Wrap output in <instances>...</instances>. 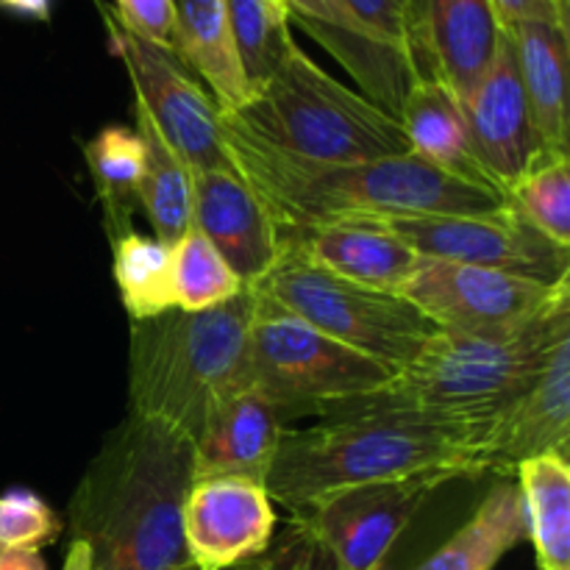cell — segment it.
Wrapping results in <instances>:
<instances>
[{
	"label": "cell",
	"mask_w": 570,
	"mask_h": 570,
	"mask_svg": "<svg viewBox=\"0 0 570 570\" xmlns=\"http://www.w3.org/2000/svg\"><path fill=\"white\" fill-rule=\"evenodd\" d=\"M228 165L254 189L278 232L340 220L479 215L507 206L499 189L476 187L417 156L371 161H309L267 148L220 115Z\"/></svg>",
	"instance_id": "6da1fadb"
},
{
	"label": "cell",
	"mask_w": 570,
	"mask_h": 570,
	"mask_svg": "<svg viewBox=\"0 0 570 570\" xmlns=\"http://www.w3.org/2000/svg\"><path fill=\"white\" fill-rule=\"evenodd\" d=\"M193 484V443L128 412L83 471L70 507L72 540L100 570H173L187 562L181 507Z\"/></svg>",
	"instance_id": "7a4b0ae2"
},
{
	"label": "cell",
	"mask_w": 570,
	"mask_h": 570,
	"mask_svg": "<svg viewBox=\"0 0 570 570\" xmlns=\"http://www.w3.org/2000/svg\"><path fill=\"white\" fill-rule=\"evenodd\" d=\"M484 423L406 410L345 406L309 429H284L265 476L273 504L295 510L315 495L423 471L482 473Z\"/></svg>",
	"instance_id": "3957f363"
},
{
	"label": "cell",
	"mask_w": 570,
	"mask_h": 570,
	"mask_svg": "<svg viewBox=\"0 0 570 570\" xmlns=\"http://www.w3.org/2000/svg\"><path fill=\"white\" fill-rule=\"evenodd\" d=\"M254 289L206 312L170 309L131 323L128 412L176 429L193 443L217 399L250 382Z\"/></svg>",
	"instance_id": "277c9868"
},
{
	"label": "cell",
	"mask_w": 570,
	"mask_h": 570,
	"mask_svg": "<svg viewBox=\"0 0 570 570\" xmlns=\"http://www.w3.org/2000/svg\"><path fill=\"white\" fill-rule=\"evenodd\" d=\"M570 332V304L501 337L434 332L421 354L382 390L345 406L406 410L488 426L543 367L551 345ZM337 412V410H334ZM332 415V412H328Z\"/></svg>",
	"instance_id": "5b68a950"
},
{
	"label": "cell",
	"mask_w": 570,
	"mask_h": 570,
	"mask_svg": "<svg viewBox=\"0 0 570 570\" xmlns=\"http://www.w3.org/2000/svg\"><path fill=\"white\" fill-rule=\"evenodd\" d=\"M223 117L256 142L309 161H371L410 154L399 117L328 76L298 45L243 109Z\"/></svg>",
	"instance_id": "8992f818"
},
{
	"label": "cell",
	"mask_w": 570,
	"mask_h": 570,
	"mask_svg": "<svg viewBox=\"0 0 570 570\" xmlns=\"http://www.w3.org/2000/svg\"><path fill=\"white\" fill-rule=\"evenodd\" d=\"M248 373L287 423L301 415L326 417L395 376L393 367L328 337L259 293H254Z\"/></svg>",
	"instance_id": "52a82bcc"
},
{
	"label": "cell",
	"mask_w": 570,
	"mask_h": 570,
	"mask_svg": "<svg viewBox=\"0 0 570 570\" xmlns=\"http://www.w3.org/2000/svg\"><path fill=\"white\" fill-rule=\"evenodd\" d=\"M250 289L395 373L438 332L406 298L334 276L284 239L276 265Z\"/></svg>",
	"instance_id": "ba28073f"
},
{
	"label": "cell",
	"mask_w": 570,
	"mask_h": 570,
	"mask_svg": "<svg viewBox=\"0 0 570 570\" xmlns=\"http://www.w3.org/2000/svg\"><path fill=\"white\" fill-rule=\"evenodd\" d=\"M451 479L460 476L423 471L404 479L328 490L289 510L293 532L309 549L332 557L337 570H382L421 507Z\"/></svg>",
	"instance_id": "9c48e42d"
},
{
	"label": "cell",
	"mask_w": 570,
	"mask_h": 570,
	"mask_svg": "<svg viewBox=\"0 0 570 570\" xmlns=\"http://www.w3.org/2000/svg\"><path fill=\"white\" fill-rule=\"evenodd\" d=\"M399 295L417 306L440 332L501 337L523 332L568 306L570 278L543 284L488 267L421 259Z\"/></svg>",
	"instance_id": "30bf717a"
},
{
	"label": "cell",
	"mask_w": 570,
	"mask_h": 570,
	"mask_svg": "<svg viewBox=\"0 0 570 570\" xmlns=\"http://www.w3.org/2000/svg\"><path fill=\"white\" fill-rule=\"evenodd\" d=\"M104 22L109 53L122 61L134 87V104L142 106L161 137L178 150L193 170L228 165L220 137V109L204 83L159 45L134 37L115 17L109 3L95 0Z\"/></svg>",
	"instance_id": "8fae6325"
},
{
	"label": "cell",
	"mask_w": 570,
	"mask_h": 570,
	"mask_svg": "<svg viewBox=\"0 0 570 570\" xmlns=\"http://www.w3.org/2000/svg\"><path fill=\"white\" fill-rule=\"evenodd\" d=\"M421 259L488 267L543 284L570 278V248L529 226L510 204L479 215H426L379 220Z\"/></svg>",
	"instance_id": "7c38bea8"
},
{
	"label": "cell",
	"mask_w": 570,
	"mask_h": 570,
	"mask_svg": "<svg viewBox=\"0 0 570 570\" xmlns=\"http://www.w3.org/2000/svg\"><path fill=\"white\" fill-rule=\"evenodd\" d=\"M276 510L265 484L243 476L198 479L181 507V538L195 570H228L265 554Z\"/></svg>",
	"instance_id": "4fadbf2b"
},
{
	"label": "cell",
	"mask_w": 570,
	"mask_h": 570,
	"mask_svg": "<svg viewBox=\"0 0 570 570\" xmlns=\"http://www.w3.org/2000/svg\"><path fill=\"white\" fill-rule=\"evenodd\" d=\"M462 111L479 161L504 195L540 159H546L507 31H501L488 72L462 100Z\"/></svg>",
	"instance_id": "5bb4252c"
},
{
	"label": "cell",
	"mask_w": 570,
	"mask_h": 570,
	"mask_svg": "<svg viewBox=\"0 0 570 570\" xmlns=\"http://www.w3.org/2000/svg\"><path fill=\"white\" fill-rule=\"evenodd\" d=\"M570 449V332L551 345L538 376L484 426L479 460L484 471L512 468Z\"/></svg>",
	"instance_id": "9a60e30c"
},
{
	"label": "cell",
	"mask_w": 570,
	"mask_h": 570,
	"mask_svg": "<svg viewBox=\"0 0 570 570\" xmlns=\"http://www.w3.org/2000/svg\"><path fill=\"white\" fill-rule=\"evenodd\" d=\"M421 78L465 100L493 61L504 28L490 0H404Z\"/></svg>",
	"instance_id": "2e32d148"
},
{
	"label": "cell",
	"mask_w": 570,
	"mask_h": 570,
	"mask_svg": "<svg viewBox=\"0 0 570 570\" xmlns=\"http://www.w3.org/2000/svg\"><path fill=\"white\" fill-rule=\"evenodd\" d=\"M193 226L220 250L245 287L265 278L282 250L276 223L232 165L193 170Z\"/></svg>",
	"instance_id": "e0dca14e"
},
{
	"label": "cell",
	"mask_w": 570,
	"mask_h": 570,
	"mask_svg": "<svg viewBox=\"0 0 570 570\" xmlns=\"http://www.w3.org/2000/svg\"><path fill=\"white\" fill-rule=\"evenodd\" d=\"M287 426L278 406L254 382L232 390L212 404L193 438V482L243 476L265 484Z\"/></svg>",
	"instance_id": "ac0fdd59"
},
{
	"label": "cell",
	"mask_w": 570,
	"mask_h": 570,
	"mask_svg": "<svg viewBox=\"0 0 570 570\" xmlns=\"http://www.w3.org/2000/svg\"><path fill=\"white\" fill-rule=\"evenodd\" d=\"M278 237L334 276L382 293L399 295V289L421 265V256L379 220L323 223V226L278 232Z\"/></svg>",
	"instance_id": "d6986e66"
},
{
	"label": "cell",
	"mask_w": 570,
	"mask_h": 570,
	"mask_svg": "<svg viewBox=\"0 0 570 570\" xmlns=\"http://www.w3.org/2000/svg\"><path fill=\"white\" fill-rule=\"evenodd\" d=\"M570 26L521 22L507 28L515 50L518 76L532 111L534 134L546 156H570L568 139V61Z\"/></svg>",
	"instance_id": "ffe728a7"
},
{
	"label": "cell",
	"mask_w": 570,
	"mask_h": 570,
	"mask_svg": "<svg viewBox=\"0 0 570 570\" xmlns=\"http://www.w3.org/2000/svg\"><path fill=\"white\" fill-rule=\"evenodd\" d=\"M170 50L204 83L220 115H232L250 100L223 0H176Z\"/></svg>",
	"instance_id": "44dd1931"
},
{
	"label": "cell",
	"mask_w": 570,
	"mask_h": 570,
	"mask_svg": "<svg viewBox=\"0 0 570 570\" xmlns=\"http://www.w3.org/2000/svg\"><path fill=\"white\" fill-rule=\"evenodd\" d=\"M399 120L412 156L468 184L499 189L473 150L462 104L438 78H417L412 83Z\"/></svg>",
	"instance_id": "7402d4cb"
},
{
	"label": "cell",
	"mask_w": 570,
	"mask_h": 570,
	"mask_svg": "<svg viewBox=\"0 0 570 570\" xmlns=\"http://www.w3.org/2000/svg\"><path fill=\"white\" fill-rule=\"evenodd\" d=\"M523 540H529V532L518 484L501 482L479 501L473 515L415 570H495Z\"/></svg>",
	"instance_id": "603a6c76"
},
{
	"label": "cell",
	"mask_w": 570,
	"mask_h": 570,
	"mask_svg": "<svg viewBox=\"0 0 570 570\" xmlns=\"http://www.w3.org/2000/svg\"><path fill=\"white\" fill-rule=\"evenodd\" d=\"M134 131L145 148L139 209L148 217L154 237L173 248L193 228V167L161 137L139 104H134Z\"/></svg>",
	"instance_id": "cb8c5ba5"
},
{
	"label": "cell",
	"mask_w": 570,
	"mask_h": 570,
	"mask_svg": "<svg viewBox=\"0 0 570 570\" xmlns=\"http://www.w3.org/2000/svg\"><path fill=\"white\" fill-rule=\"evenodd\" d=\"M529 543L540 570H570V460L540 454L515 468Z\"/></svg>",
	"instance_id": "d4e9b609"
},
{
	"label": "cell",
	"mask_w": 570,
	"mask_h": 570,
	"mask_svg": "<svg viewBox=\"0 0 570 570\" xmlns=\"http://www.w3.org/2000/svg\"><path fill=\"white\" fill-rule=\"evenodd\" d=\"M95 195L104 209V232L109 243L131 232L134 212L139 209V181H142L145 148L134 128L104 126L83 142Z\"/></svg>",
	"instance_id": "484cf974"
},
{
	"label": "cell",
	"mask_w": 570,
	"mask_h": 570,
	"mask_svg": "<svg viewBox=\"0 0 570 570\" xmlns=\"http://www.w3.org/2000/svg\"><path fill=\"white\" fill-rule=\"evenodd\" d=\"M111 271L131 323L154 321L176 309L170 245L131 228L111 243Z\"/></svg>",
	"instance_id": "4316f807"
},
{
	"label": "cell",
	"mask_w": 570,
	"mask_h": 570,
	"mask_svg": "<svg viewBox=\"0 0 570 570\" xmlns=\"http://www.w3.org/2000/svg\"><path fill=\"white\" fill-rule=\"evenodd\" d=\"M223 6H226L239 65L254 95L276 76L282 61L295 48L289 33V11L273 0H223Z\"/></svg>",
	"instance_id": "83f0119b"
},
{
	"label": "cell",
	"mask_w": 570,
	"mask_h": 570,
	"mask_svg": "<svg viewBox=\"0 0 570 570\" xmlns=\"http://www.w3.org/2000/svg\"><path fill=\"white\" fill-rule=\"evenodd\" d=\"M173 298L181 312H206L228 304L245 289L243 278L228 267L220 250L198 232L187 228L173 245Z\"/></svg>",
	"instance_id": "f1b7e54d"
},
{
	"label": "cell",
	"mask_w": 570,
	"mask_h": 570,
	"mask_svg": "<svg viewBox=\"0 0 570 570\" xmlns=\"http://www.w3.org/2000/svg\"><path fill=\"white\" fill-rule=\"evenodd\" d=\"M504 198L529 226L570 248V156L540 159Z\"/></svg>",
	"instance_id": "f546056e"
},
{
	"label": "cell",
	"mask_w": 570,
	"mask_h": 570,
	"mask_svg": "<svg viewBox=\"0 0 570 570\" xmlns=\"http://www.w3.org/2000/svg\"><path fill=\"white\" fill-rule=\"evenodd\" d=\"M65 534V521L39 493L11 488L0 493V549L42 551Z\"/></svg>",
	"instance_id": "4dcf8cb0"
},
{
	"label": "cell",
	"mask_w": 570,
	"mask_h": 570,
	"mask_svg": "<svg viewBox=\"0 0 570 570\" xmlns=\"http://www.w3.org/2000/svg\"><path fill=\"white\" fill-rule=\"evenodd\" d=\"M340 3L354 14V20L360 22L376 42L399 50V53L404 56V59H410L412 67L417 70L404 0H340ZM417 76H421V70H417Z\"/></svg>",
	"instance_id": "1f68e13d"
},
{
	"label": "cell",
	"mask_w": 570,
	"mask_h": 570,
	"mask_svg": "<svg viewBox=\"0 0 570 570\" xmlns=\"http://www.w3.org/2000/svg\"><path fill=\"white\" fill-rule=\"evenodd\" d=\"M111 11L134 37L170 50L176 0H115Z\"/></svg>",
	"instance_id": "d6a6232c"
},
{
	"label": "cell",
	"mask_w": 570,
	"mask_h": 570,
	"mask_svg": "<svg viewBox=\"0 0 570 570\" xmlns=\"http://www.w3.org/2000/svg\"><path fill=\"white\" fill-rule=\"evenodd\" d=\"M499 26L512 28L521 22H566L570 26V3H557V0H490Z\"/></svg>",
	"instance_id": "836d02e7"
},
{
	"label": "cell",
	"mask_w": 570,
	"mask_h": 570,
	"mask_svg": "<svg viewBox=\"0 0 570 570\" xmlns=\"http://www.w3.org/2000/svg\"><path fill=\"white\" fill-rule=\"evenodd\" d=\"M306 543L295 534V543L287 546V549L271 551L267 549L265 554L256 557V560L239 562V566L228 568V570H312L309 562H306Z\"/></svg>",
	"instance_id": "e575fe53"
},
{
	"label": "cell",
	"mask_w": 570,
	"mask_h": 570,
	"mask_svg": "<svg viewBox=\"0 0 570 570\" xmlns=\"http://www.w3.org/2000/svg\"><path fill=\"white\" fill-rule=\"evenodd\" d=\"M53 3L56 0H0V11H6L11 17H20V20L50 22Z\"/></svg>",
	"instance_id": "d590c367"
},
{
	"label": "cell",
	"mask_w": 570,
	"mask_h": 570,
	"mask_svg": "<svg viewBox=\"0 0 570 570\" xmlns=\"http://www.w3.org/2000/svg\"><path fill=\"white\" fill-rule=\"evenodd\" d=\"M0 570H48V562L39 551L0 549Z\"/></svg>",
	"instance_id": "8d00e7d4"
},
{
	"label": "cell",
	"mask_w": 570,
	"mask_h": 570,
	"mask_svg": "<svg viewBox=\"0 0 570 570\" xmlns=\"http://www.w3.org/2000/svg\"><path fill=\"white\" fill-rule=\"evenodd\" d=\"M61 570H98L89 543H83V540H70V549H67Z\"/></svg>",
	"instance_id": "74e56055"
},
{
	"label": "cell",
	"mask_w": 570,
	"mask_h": 570,
	"mask_svg": "<svg viewBox=\"0 0 570 570\" xmlns=\"http://www.w3.org/2000/svg\"><path fill=\"white\" fill-rule=\"evenodd\" d=\"M273 3H276V6H282V9H287V11H289V6H287V0H273Z\"/></svg>",
	"instance_id": "f35d334b"
},
{
	"label": "cell",
	"mask_w": 570,
	"mask_h": 570,
	"mask_svg": "<svg viewBox=\"0 0 570 570\" xmlns=\"http://www.w3.org/2000/svg\"><path fill=\"white\" fill-rule=\"evenodd\" d=\"M173 570H195V568L189 566V562H184V566H178V568H173Z\"/></svg>",
	"instance_id": "ab89813d"
},
{
	"label": "cell",
	"mask_w": 570,
	"mask_h": 570,
	"mask_svg": "<svg viewBox=\"0 0 570 570\" xmlns=\"http://www.w3.org/2000/svg\"><path fill=\"white\" fill-rule=\"evenodd\" d=\"M98 570H100V568H98Z\"/></svg>",
	"instance_id": "60d3db41"
}]
</instances>
